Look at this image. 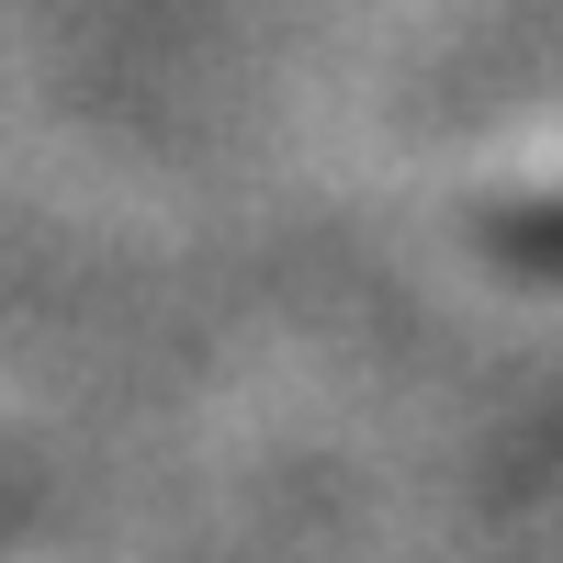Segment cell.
I'll list each match as a JSON object with an SVG mask.
<instances>
[{
  "instance_id": "cell-1",
  "label": "cell",
  "mask_w": 563,
  "mask_h": 563,
  "mask_svg": "<svg viewBox=\"0 0 563 563\" xmlns=\"http://www.w3.org/2000/svg\"><path fill=\"white\" fill-rule=\"evenodd\" d=\"M507 249H519L530 271H563V203H541V214H519V225H507Z\"/></svg>"
}]
</instances>
